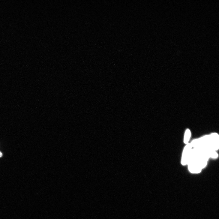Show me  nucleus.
Wrapping results in <instances>:
<instances>
[{"label":"nucleus","mask_w":219,"mask_h":219,"mask_svg":"<svg viewBox=\"0 0 219 219\" xmlns=\"http://www.w3.org/2000/svg\"><path fill=\"white\" fill-rule=\"evenodd\" d=\"M193 149L190 143L186 145L184 148L181 159V164L182 166L188 165L191 157Z\"/></svg>","instance_id":"f257e3e1"},{"label":"nucleus","mask_w":219,"mask_h":219,"mask_svg":"<svg viewBox=\"0 0 219 219\" xmlns=\"http://www.w3.org/2000/svg\"><path fill=\"white\" fill-rule=\"evenodd\" d=\"M187 166L189 171L193 174L200 173L203 169L199 162L191 156Z\"/></svg>","instance_id":"f03ea898"},{"label":"nucleus","mask_w":219,"mask_h":219,"mask_svg":"<svg viewBox=\"0 0 219 219\" xmlns=\"http://www.w3.org/2000/svg\"><path fill=\"white\" fill-rule=\"evenodd\" d=\"M209 135V148L217 151L219 147V136L216 133H213Z\"/></svg>","instance_id":"7ed1b4c3"},{"label":"nucleus","mask_w":219,"mask_h":219,"mask_svg":"<svg viewBox=\"0 0 219 219\" xmlns=\"http://www.w3.org/2000/svg\"><path fill=\"white\" fill-rule=\"evenodd\" d=\"M191 137V133L190 129L186 130L184 135L183 142L186 145L190 143V141Z\"/></svg>","instance_id":"20e7f679"},{"label":"nucleus","mask_w":219,"mask_h":219,"mask_svg":"<svg viewBox=\"0 0 219 219\" xmlns=\"http://www.w3.org/2000/svg\"><path fill=\"white\" fill-rule=\"evenodd\" d=\"M3 155L1 151H0V158H2L3 156Z\"/></svg>","instance_id":"39448f33"}]
</instances>
